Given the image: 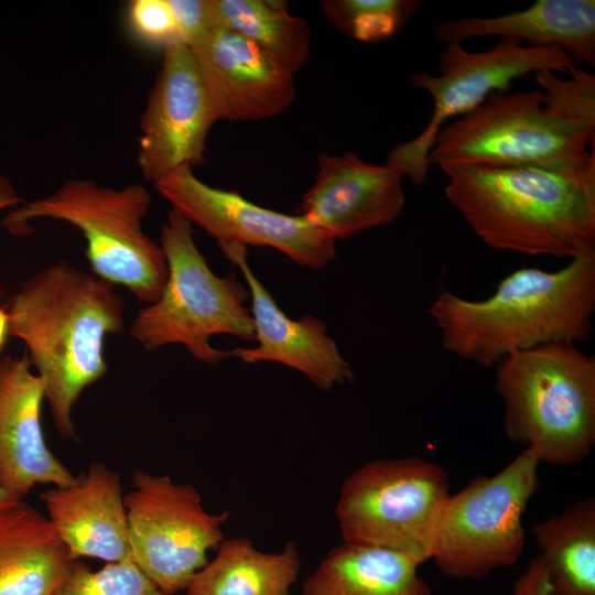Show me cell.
I'll list each match as a JSON object with an SVG mask.
<instances>
[{"label":"cell","instance_id":"6da1fadb","mask_svg":"<svg viewBox=\"0 0 595 595\" xmlns=\"http://www.w3.org/2000/svg\"><path fill=\"white\" fill-rule=\"evenodd\" d=\"M123 307L113 284L64 260L37 271L10 298L9 336L24 343L64 439H76L73 409L108 371L105 339L122 332Z\"/></svg>","mask_w":595,"mask_h":595},{"label":"cell","instance_id":"7a4b0ae2","mask_svg":"<svg viewBox=\"0 0 595 595\" xmlns=\"http://www.w3.org/2000/svg\"><path fill=\"white\" fill-rule=\"evenodd\" d=\"M595 311V246L555 270L520 268L469 300L442 289L429 306L442 347L489 367L537 346L587 340Z\"/></svg>","mask_w":595,"mask_h":595},{"label":"cell","instance_id":"3957f363","mask_svg":"<svg viewBox=\"0 0 595 595\" xmlns=\"http://www.w3.org/2000/svg\"><path fill=\"white\" fill-rule=\"evenodd\" d=\"M440 170L447 201L493 249L571 259L595 246V160L570 167Z\"/></svg>","mask_w":595,"mask_h":595},{"label":"cell","instance_id":"277c9868","mask_svg":"<svg viewBox=\"0 0 595 595\" xmlns=\"http://www.w3.org/2000/svg\"><path fill=\"white\" fill-rule=\"evenodd\" d=\"M496 366L507 437L538 462L569 466L595 444V358L575 344L511 354Z\"/></svg>","mask_w":595,"mask_h":595},{"label":"cell","instance_id":"5b68a950","mask_svg":"<svg viewBox=\"0 0 595 595\" xmlns=\"http://www.w3.org/2000/svg\"><path fill=\"white\" fill-rule=\"evenodd\" d=\"M150 205L151 195L141 184L116 190L72 178L54 193L12 208L1 226L13 236H25L37 218L71 224L86 240L94 274L150 304L161 295L169 274L160 244L142 230Z\"/></svg>","mask_w":595,"mask_h":595},{"label":"cell","instance_id":"8992f818","mask_svg":"<svg viewBox=\"0 0 595 595\" xmlns=\"http://www.w3.org/2000/svg\"><path fill=\"white\" fill-rule=\"evenodd\" d=\"M160 246L167 263V280L156 301L136 315L130 335L145 350L181 344L198 361L216 365L231 358L230 350L209 344L214 335L255 339L248 288L234 274L216 275L197 248L192 223L174 209L162 224Z\"/></svg>","mask_w":595,"mask_h":595},{"label":"cell","instance_id":"52a82bcc","mask_svg":"<svg viewBox=\"0 0 595 595\" xmlns=\"http://www.w3.org/2000/svg\"><path fill=\"white\" fill-rule=\"evenodd\" d=\"M594 144L545 107L541 90L494 93L441 129L428 164L570 167L595 160Z\"/></svg>","mask_w":595,"mask_h":595},{"label":"cell","instance_id":"ba28073f","mask_svg":"<svg viewBox=\"0 0 595 595\" xmlns=\"http://www.w3.org/2000/svg\"><path fill=\"white\" fill-rule=\"evenodd\" d=\"M539 465L522 450L495 475H478L448 496L430 554L443 575L483 578L519 560L526 547L522 516L540 488Z\"/></svg>","mask_w":595,"mask_h":595},{"label":"cell","instance_id":"9c48e42d","mask_svg":"<svg viewBox=\"0 0 595 595\" xmlns=\"http://www.w3.org/2000/svg\"><path fill=\"white\" fill-rule=\"evenodd\" d=\"M450 495L444 468L420 456L366 463L344 482L336 504L343 542L398 551L422 564Z\"/></svg>","mask_w":595,"mask_h":595},{"label":"cell","instance_id":"30bf717a","mask_svg":"<svg viewBox=\"0 0 595 595\" xmlns=\"http://www.w3.org/2000/svg\"><path fill=\"white\" fill-rule=\"evenodd\" d=\"M575 66L577 63L556 47L512 39H499L484 52L466 51L462 43L445 44L436 74L421 71L410 76V85L431 97V118L420 134L389 152L386 164L411 183L423 185L429 153L448 120L474 110L494 93H508L518 78L543 69L567 75Z\"/></svg>","mask_w":595,"mask_h":595},{"label":"cell","instance_id":"8fae6325","mask_svg":"<svg viewBox=\"0 0 595 595\" xmlns=\"http://www.w3.org/2000/svg\"><path fill=\"white\" fill-rule=\"evenodd\" d=\"M130 558L162 591H185L224 540L229 513H209L197 489L136 470L125 495Z\"/></svg>","mask_w":595,"mask_h":595},{"label":"cell","instance_id":"7c38bea8","mask_svg":"<svg viewBox=\"0 0 595 595\" xmlns=\"http://www.w3.org/2000/svg\"><path fill=\"white\" fill-rule=\"evenodd\" d=\"M182 166L154 184L176 210L219 242L271 247L295 263L318 269L336 257V240L301 215L278 213L236 191L212 187Z\"/></svg>","mask_w":595,"mask_h":595},{"label":"cell","instance_id":"4fadbf2b","mask_svg":"<svg viewBox=\"0 0 595 595\" xmlns=\"http://www.w3.org/2000/svg\"><path fill=\"white\" fill-rule=\"evenodd\" d=\"M217 121L193 52L183 41L169 44L140 121L138 165L143 178L155 184L182 166L203 164Z\"/></svg>","mask_w":595,"mask_h":595},{"label":"cell","instance_id":"5bb4252c","mask_svg":"<svg viewBox=\"0 0 595 595\" xmlns=\"http://www.w3.org/2000/svg\"><path fill=\"white\" fill-rule=\"evenodd\" d=\"M187 45L218 120H263L279 116L293 102L295 74L237 32L212 29Z\"/></svg>","mask_w":595,"mask_h":595},{"label":"cell","instance_id":"9a60e30c","mask_svg":"<svg viewBox=\"0 0 595 595\" xmlns=\"http://www.w3.org/2000/svg\"><path fill=\"white\" fill-rule=\"evenodd\" d=\"M219 247L247 282L257 340L253 348L231 349V357L246 364L284 365L302 372L324 391L350 382L354 379L351 367L327 335L324 322L310 314L299 320L288 317L250 269L247 247L234 242H219Z\"/></svg>","mask_w":595,"mask_h":595},{"label":"cell","instance_id":"2e32d148","mask_svg":"<svg viewBox=\"0 0 595 595\" xmlns=\"http://www.w3.org/2000/svg\"><path fill=\"white\" fill-rule=\"evenodd\" d=\"M402 178L386 163H367L355 152L321 153L296 213L335 240L345 239L398 218L405 202Z\"/></svg>","mask_w":595,"mask_h":595},{"label":"cell","instance_id":"e0dca14e","mask_svg":"<svg viewBox=\"0 0 595 595\" xmlns=\"http://www.w3.org/2000/svg\"><path fill=\"white\" fill-rule=\"evenodd\" d=\"M44 400L28 356H0V488L17 500L36 485L67 486L76 477L45 443Z\"/></svg>","mask_w":595,"mask_h":595},{"label":"cell","instance_id":"ac0fdd59","mask_svg":"<svg viewBox=\"0 0 595 595\" xmlns=\"http://www.w3.org/2000/svg\"><path fill=\"white\" fill-rule=\"evenodd\" d=\"M47 519L71 555L106 563L130 558L127 511L118 473L91 464L67 486L39 495Z\"/></svg>","mask_w":595,"mask_h":595},{"label":"cell","instance_id":"d6986e66","mask_svg":"<svg viewBox=\"0 0 595 595\" xmlns=\"http://www.w3.org/2000/svg\"><path fill=\"white\" fill-rule=\"evenodd\" d=\"M433 31L437 41L445 44L499 36L556 47L576 63L595 66L594 0H538L524 10L494 18L444 20Z\"/></svg>","mask_w":595,"mask_h":595},{"label":"cell","instance_id":"ffe728a7","mask_svg":"<svg viewBox=\"0 0 595 595\" xmlns=\"http://www.w3.org/2000/svg\"><path fill=\"white\" fill-rule=\"evenodd\" d=\"M75 561L36 508L0 511V595H56Z\"/></svg>","mask_w":595,"mask_h":595},{"label":"cell","instance_id":"44dd1931","mask_svg":"<svg viewBox=\"0 0 595 595\" xmlns=\"http://www.w3.org/2000/svg\"><path fill=\"white\" fill-rule=\"evenodd\" d=\"M414 558L385 548L343 542L302 586V595H432Z\"/></svg>","mask_w":595,"mask_h":595},{"label":"cell","instance_id":"7402d4cb","mask_svg":"<svg viewBox=\"0 0 595 595\" xmlns=\"http://www.w3.org/2000/svg\"><path fill=\"white\" fill-rule=\"evenodd\" d=\"M293 542L279 552H262L249 539L223 540L217 554L191 580L187 595H292L301 571Z\"/></svg>","mask_w":595,"mask_h":595},{"label":"cell","instance_id":"603a6c76","mask_svg":"<svg viewBox=\"0 0 595 595\" xmlns=\"http://www.w3.org/2000/svg\"><path fill=\"white\" fill-rule=\"evenodd\" d=\"M550 595H595V499L587 497L532 527Z\"/></svg>","mask_w":595,"mask_h":595},{"label":"cell","instance_id":"cb8c5ba5","mask_svg":"<svg viewBox=\"0 0 595 595\" xmlns=\"http://www.w3.org/2000/svg\"><path fill=\"white\" fill-rule=\"evenodd\" d=\"M214 29H228L253 42L296 74L310 57L306 21L291 14L288 3L273 0H208Z\"/></svg>","mask_w":595,"mask_h":595},{"label":"cell","instance_id":"d4e9b609","mask_svg":"<svg viewBox=\"0 0 595 595\" xmlns=\"http://www.w3.org/2000/svg\"><path fill=\"white\" fill-rule=\"evenodd\" d=\"M326 18L344 34L368 43L388 40L421 7L418 0H324Z\"/></svg>","mask_w":595,"mask_h":595},{"label":"cell","instance_id":"484cf974","mask_svg":"<svg viewBox=\"0 0 595 595\" xmlns=\"http://www.w3.org/2000/svg\"><path fill=\"white\" fill-rule=\"evenodd\" d=\"M545 107L560 119L595 138V76L578 65L565 78L543 69L533 74Z\"/></svg>","mask_w":595,"mask_h":595},{"label":"cell","instance_id":"4316f807","mask_svg":"<svg viewBox=\"0 0 595 595\" xmlns=\"http://www.w3.org/2000/svg\"><path fill=\"white\" fill-rule=\"evenodd\" d=\"M56 595H170L159 588L131 558L90 570L76 560Z\"/></svg>","mask_w":595,"mask_h":595},{"label":"cell","instance_id":"83f0119b","mask_svg":"<svg viewBox=\"0 0 595 595\" xmlns=\"http://www.w3.org/2000/svg\"><path fill=\"white\" fill-rule=\"evenodd\" d=\"M128 21L143 42L166 47L182 41L169 0H133L128 7Z\"/></svg>","mask_w":595,"mask_h":595},{"label":"cell","instance_id":"f1b7e54d","mask_svg":"<svg viewBox=\"0 0 595 595\" xmlns=\"http://www.w3.org/2000/svg\"><path fill=\"white\" fill-rule=\"evenodd\" d=\"M182 41L192 43L214 29L208 0H169Z\"/></svg>","mask_w":595,"mask_h":595},{"label":"cell","instance_id":"f546056e","mask_svg":"<svg viewBox=\"0 0 595 595\" xmlns=\"http://www.w3.org/2000/svg\"><path fill=\"white\" fill-rule=\"evenodd\" d=\"M511 595H550L547 572L539 556L529 563L516 581Z\"/></svg>","mask_w":595,"mask_h":595},{"label":"cell","instance_id":"4dcf8cb0","mask_svg":"<svg viewBox=\"0 0 595 595\" xmlns=\"http://www.w3.org/2000/svg\"><path fill=\"white\" fill-rule=\"evenodd\" d=\"M21 202L12 183L0 174V213L7 208H15Z\"/></svg>","mask_w":595,"mask_h":595},{"label":"cell","instance_id":"1f68e13d","mask_svg":"<svg viewBox=\"0 0 595 595\" xmlns=\"http://www.w3.org/2000/svg\"><path fill=\"white\" fill-rule=\"evenodd\" d=\"M9 336V314L7 309L0 306V351L7 343Z\"/></svg>","mask_w":595,"mask_h":595},{"label":"cell","instance_id":"d6a6232c","mask_svg":"<svg viewBox=\"0 0 595 595\" xmlns=\"http://www.w3.org/2000/svg\"><path fill=\"white\" fill-rule=\"evenodd\" d=\"M18 501L20 500L14 499L8 493H6L2 488H0V511L9 508L10 506L14 505Z\"/></svg>","mask_w":595,"mask_h":595}]
</instances>
